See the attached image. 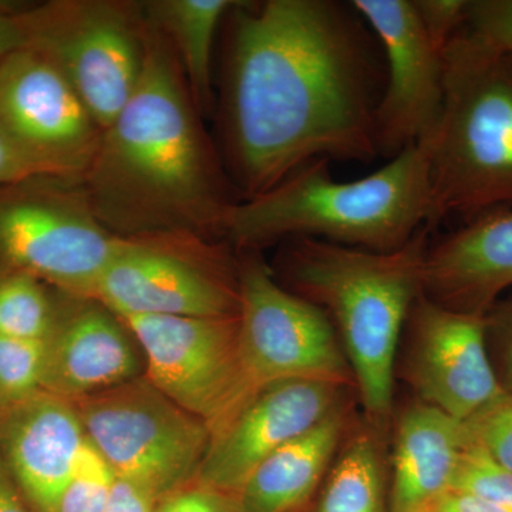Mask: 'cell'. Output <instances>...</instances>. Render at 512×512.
<instances>
[{"mask_svg":"<svg viewBox=\"0 0 512 512\" xmlns=\"http://www.w3.org/2000/svg\"><path fill=\"white\" fill-rule=\"evenodd\" d=\"M225 22L220 153L241 201L319 158L379 157L386 67L352 2L237 0Z\"/></svg>","mask_w":512,"mask_h":512,"instance_id":"cell-1","label":"cell"},{"mask_svg":"<svg viewBox=\"0 0 512 512\" xmlns=\"http://www.w3.org/2000/svg\"><path fill=\"white\" fill-rule=\"evenodd\" d=\"M147 26L136 90L103 131L80 184L114 237H222L225 218L241 198L173 50L148 20Z\"/></svg>","mask_w":512,"mask_h":512,"instance_id":"cell-2","label":"cell"},{"mask_svg":"<svg viewBox=\"0 0 512 512\" xmlns=\"http://www.w3.org/2000/svg\"><path fill=\"white\" fill-rule=\"evenodd\" d=\"M330 160L306 164L265 194L229 210L222 237L242 251L292 238L393 252L429 224L430 147L423 140L360 180L339 183Z\"/></svg>","mask_w":512,"mask_h":512,"instance_id":"cell-3","label":"cell"},{"mask_svg":"<svg viewBox=\"0 0 512 512\" xmlns=\"http://www.w3.org/2000/svg\"><path fill=\"white\" fill-rule=\"evenodd\" d=\"M429 227L393 252L343 247L315 238L286 239L282 274L295 295L338 326L366 417L373 430L389 426L394 362L404 323L423 293Z\"/></svg>","mask_w":512,"mask_h":512,"instance_id":"cell-4","label":"cell"},{"mask_svg":"<svg viewBox=\"0 0 512 512\" xmlns=\"http://www.w3.org/2000/svg\"><path fill=\"white\" fill-rule=\"evenodd\" d=\"M444 99L429 138L427 227L512 208V60L444 63Z\"/></svg>","mask_w":512,"mask_h":512,"instance_id":"cell-5","label":"cell"},{"mask_svg":"<svg viewBox=\"0 0 512 512\" xmlns=\"http://www.w3.org/2000/svg\"><path fill=\"white\" fill-rule=\"evenodd\" d=\"M26 47L59 70L106 130L136 90L147 55L143 3L50 0L20 10Z\"/></svg>","mask_w":512,"mask_h":512,"instance_id":"cell-6","label":"cell"},{"mask_svg":"<svg viewBox=\"0 0 512 512\" xmlns=\"http://www.w3.org/2000/svg\"><path fill=\"white\" fill-rule=\"evenodd\" d=\"M120 239L97 220L80 180L39 175L0 185V262L6 271L93 299Z\"/></svg>","mask_w":512,"mask_h":512,"instance_id":"cell-7","label":"cell"},{"mask_svg":"<svg viewBox=\"0 0 512 512\" xmlns=\"http://www.w3.org/2000/svg\"><path fill=\"white\" fill-rule=\"evenodd\" d=\"M72 403L87 441L117 478L158 500L194 483L210 448V427L146 377Z\"/></svg>","mask_w":512,"mask_h":512,"instance_id":"cell-8","label":"cell"},{"mask_svg":"<svg viewBox=\"0 0 512 512\" xmlns=\"http://www.w3.org/2000/svg\"><path fill=\"white\" fill-rule=\"evenodd\" d=\"M238 268V345L249 392L284 380H355L332 320L285 289L256 251Z\"/></svg>","mask_w":512,"mask_h":512,"instance_id":"cell-9","label":"cell"},{"mask_svg":"<svg viewBox=\"0 0 512 512\" xmlns=\"http://www.w3.org/2000/svg\"><path fill=\"white\" fill-rule=\"evenodd\" d=\"M120 320L143 349L148 382L204 421L211 434L252 396L239 357L238 315L130 316Z\"/></svg>","mask_w":512,"mask_h":512,"instance_id":"cell-10","label":"cell"},{"mask_svg":"<svg viewBox=\"0 0 512 512\" xmlns=\"http://www.w3.org/2000/svg\"><path fill=\"white\" fill-rule=\"evenodd\" d=\"M0 131L37 175L80 180L103 130L49 60L22 47L0 62Z\"/></svg>","mask_w":512,"mask_h":512,"instance_id":"cell-11","label":"cell"},{"mask_svg":"<svg viewBox=\"0 0 512 512\" xmlns=\"http://www.w3.org/2000/svg\"><path fill=\"white\" fill-rule=\"evenodd\" d=\"M382 47L386 84L376 111L379 156L429 140L443 116V53L424 32L413 0H352Z\"/></svg>","mask_w":512,"mask_h":512,"instance_id":"cell-12","label":"cell"},{"mask_svg":"<svg viewBox=\"0 0 512 512\" xmlns=\"http://www.w3.org/2000/svg\"><path fill=\"white\" fill-rule=\"evenodd\" d=\"M177 235L121 238L93 299L119 318L237 316V281L175 249Z\"/></svg>","mask_w":512,"mask_h":512,"instance_id":"cell-13","label":"cell"},{"mask_svg":"<svg viewBox=\"0 0 512 512\" xmlns=\"http://www.w3.org/2000/svg\"><path fill=\"white\" fill-rule=\"evenodd\" d=\"M407 373L423 403L467 421L503 396L485 316L444 308L421 293L409 313Z\"/></svg>","mask_w":512,"mask_h":512,"instance_id":"cell-14","label":"cell"},{"mask_svg":"<svg viewBox=\"0 0 512 512\" xmlns=\"http://www.w3.org/2000/svg\"><path fill=\"white\" fill-rule=\"evenodd\" d=\"M338 384L284 380L262 387L212 433L195 483L237 497L256 467L335 412Z\"/></svg>","mask_w":512,"mask_h":512,"instance_id":"cell-15","label":"cell"},{"mask_svg":"<svg viewBox=\"0 0 512 512\" xmlns=\"http://www.w3.org/2000/svg\"><path fill=\"white\" fill-rule=\"evenodd\" d=\"M86 443L76 407L56 394L0 409V456L33 512H57Z\"/></svg>","mask_w":512,"mask_h":512,"instance_id":"cell-16","label":"cell"},{"mask_svg":"<svg viewBox=\"0 0 512 512\" xmlns=\"http://www.w3.org/2000/svg\"><path fill=\"white\" fill-rule=\"evenodd\" d=\"M512 286V208L485 212L427 249L423 295L453 311L487 315Z\"/></svg>","mask_w":512,"mask_h":512,"instance_id":"cell-17","label":"cell"},{"mask_svg":"<svg viewBox=\"0 0 512 512\" xmlns=\"http://www.w3.org/2000/svg\"><path fill=\"white\" fill-rule=\"evenodd\" d=\"M123 326L103 303L80 298L47 340L42 389L73 402L137 379L140 362Z\"/></svg>","mask_w":512,"mask_h":512,"instance_id":"cell-18","label":"cell"},{"mask_svg":"<svg viewBox=\"0 0 512 512\" xmlns=\"http://www.w3.org/2000/svg\"><path fill=\"white\" fill-rule=\"evenodd\" d=\"M467 447L463 421L426 403L397 424L389 512H420L451 490Z\"/></svg>","mask_w":512,"mask_h":512,"instance_id":"cell-19","label":"cell"},{"mask_svg":"<svg viewBox=\"0 0 512 512\" xmlns=\"http://www.w3.org/2000/svg\"><path fill=\"white\" fill-rule=\"evenodd\" d=\"M346 429L342 406L255 468L237 494L242 512H295L311 500Z\"/></svg>","mask_w":512,"mask_h":512,"instance_id":"cell-20","label":"cell"},{"mask_svg":"<svg viewBox=\"0 0 512 512\" xmlns=\"http://www.w3.org/2000/svg\"><path fill=\"white\" fill-rule=\"evenodd\" d=\"M237 0H148L144 15L167 40L201 116L214 109L215 36Z\"/></svg>","mask_w":512,"mask_h":512,"instance_id":"cell-21","label":"cell"},{"mask_svg":"<svg viewBox=\"0 0 512 512\" xmlns=\"http://www.w3.org/2000/svg\"><path fill=\"white\" fill-rule=\"evenodd\" d=\"M383 463L375 434H356L330 471L313 512H389Z\"/></svg>","mask_w":512,"mask_h":512,"instance_id":"cell-22","label":"cell"},{"mask_svg":"<svg viewBox=\"0 0 512 512\" xmlns=\"http://www.w3.org/2000/svg\"><path fill=\"white\" fill-rule=\"evenodd\" d=\"M57 318L43 281L26 272L0 274V336L47 342Z\"/></svg>","mask_w":512,"mask_h":512,"instance_id":"cell-23","label":"cell"},{"mask_svg":"<svg viewBox=\"0 0 512 512\" xmlns=\"http://www.w3.org/2000/svg\"><path fill=\"white\" fill-rule=\"evenodd\" d=\"M512 56V0H468L466 18L444 50V62Z\"/></svg>","mask_w":512,"mask_h":512,"instance_id":"cell-24","label":"cell"},{"mask_svg":"<svg viewBox=\"0 0 512 512\" xmlns=\"http://www.w3.org/2000/svg\"><path fill=\"white\" fill-rule=\"evenodd\" d=\"M47 342L0 336V409L42 392Z\"/></svg>","mask_w":512,"mask_h":512,"instance_id":"cell-25","label":"cell"},{"mask_svg":"<svg viewBox=\"0 0 512 512\" xmlns=\"http://www.w3.org/2000/svg\"><path fill=\"white\" fill-rule=\"evenodd\" d=\"M451 490L476 495L505 512H512V473L484 453L468 444Z\"/></svg>","mask_w":512,"mask_h":512,"instance_id":"cell-26","label":"cell"},{"mask_svg":"<svg viewBox=\"0 0 512 512\" xmlns=\"http://www.w3.org/2000/svg\"><path fill=\"white\" fill-rule=\"evenodd\" d=\"M113 471L87 441L79 467L62 495L57 512H104L113 488Z\"/></svg>","mask_w":512,"mask_h":512,"instance_id":"cell-27","label":"cell"},{"mask_svg":"<svg viewBox=\"0 0 512 512\" xmlns=\"http://www.w3.org/2000/svg\"><path fill=\"white\" fill-rule=\"evenodd\" d=\"M467 443L512 473V393L505 392L470 420L464 421Z\"/></svg>","mask_w":512,"mask_h":512,"instance_id":"cell-28","label":"cell"},{"mask_svg":"<svg viewBox=\"0 0 512 512\" xmlns=\"http://www.w3.org/2000/svg\"><path fill=\"white\" fill-rule=\"evenodd\" d=\"M468 0H413L424 32L443 53L466 18Z\"/></svg>","mask_w":512,"mask_h":512,"instance_id":"cell-29","label":"cell"},{"mask_svg":"<svg viewBox=\"0 0 512 512\" xmlns=\"http://www.w3.org/2000/svg\"><path fill=\"white\" fill-rule=\"evenodd\" d=\"M154 512H242L237 497L191 483L165 495Z\"/></svg>","mask_w":512,"mask_h":512,"instance_id":"cell-30","label":"cell"},{"mask_svg":"<svg viewBox=\"0 0 512 512\" xmlns=\"http://www.w3.org/2000/svg\"><path fill=\"white\" fill-rule=\"evenodd\" d=\"M485 320L487 339L494 340V346L498 348L495 372L505 392L512 393V301L495 303Z\"/></svg>","mask_w":512,"mask_h":512,"instance_id":"cell-31","label":"cell"},{"mask_svg":"<svg viewBox=\"0 0 512 512\" xmlns=\"http://www.w3.org/2000/svg\"><path fill=\"white\" fill-rule=\"evenodd\" d=\"M158 501L146 488L116 477L104 512H154Z\"/></svg>","mask_w":512,"mask_h":512,"instance_id":"cell-32","label":"cell"},{"mask_svg":"<svg viewBox=\"0 0 512 512\" xmlns=\"http://www.w3.org/2000/svg\"><path fill=\"white\" fill-rule=\"evenodd\" d=\"M23 6L0 2V62L16 50L26 47L20 10Z\"/></svg>","mask_w":512,"mask_h":512,"instance_id":"cell-33","label":"cell"},{"mask_svg":"<svg viewBox=\"0 0 512 512\" xmlns=\"http://www.w3.org/2000/svg\"><path fill=\"white\" fill-rule=\"evenodd\" d=\"M420 512H505L476 495L448 490Z\"/></svg>","mask_w":512,"mask_h":512,"instance_id":"cell-34","label":"cell"},{"mask_svg":"<svg viewBox=\"0 0 512 512\" xmlns=\"http://www.w3.org/2000/svg\"><path fill=\"white\" fill-rule=\"evenodd\" d=\"M39 177L0 131V185Z\"/></svg>","mask_w":512,"mask_h":512,"instance_id":"cell-35","label":"cell"},{"mask_svg":"<svg viewBox=\"0 0 512 512\" xmlns=\"http://www.w3.org/2000/svg\"><path fill=\"white\" fill-rule=\"evenodd\" d=\"M0 512H33L0 456Z\"/></svg>","mask_w":512,"mask_h":512,"instance_id":"cell-36","label":"cell"},{"mask_svg":"<svg viewBox=\"0 0 512 512\" xmlns=\"http://www.w3.org/2000/svg\"><path fill=\"white\" fill-rule=\"evenodd\" d=\"M508 59H511V60H512V56L508 57Z\"/></svg>","mask_w":512,"mask_h":512,"instance_id":"cell-37","label":"cell"}]
</instances>
